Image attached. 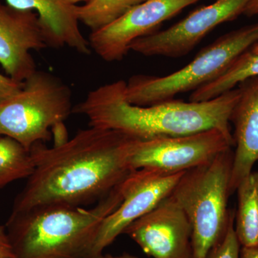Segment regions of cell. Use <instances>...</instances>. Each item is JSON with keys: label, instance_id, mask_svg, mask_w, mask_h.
Segmentation results:
<instances>
[{"label": "cell", "instance_id": "obj_1", "mask_svg": "<svg viewBox=\"0 0 258 258\" xmlns=\"http://www.w3.org/2000/svg\"><path fill=\"white\" fill-rule=\"evenodd\" d=\"M136 140L90 126L51 148L34 144L30 152L35 169L15 198L12 214L43 205L98 203L133 171L129 156Z\"/></svg>", "mask_w": 258, "mask_h": 258}, {"label": "cell", "instance_id": "obj_2", "mask_svg": "<svg viewBox=\"0 0 258 258\" xmlns=\"http://www.w3.org/2000/svg\"><path fill=\"white\" fill-rule=\"evenodd\" d=\"M119 80L90 91L73 113L87 117L90 126L115 131L137 140L190 135L212 128L231 133L230 117L240 97L235 88L201 102L178 100L139 106L127 101Z\"/></svg>", "mask_w": 258, "mask_h": 258}, {"label": "cell", "instance_id": "obj_3", "mask_svg": "<svg viewBox=\"0 0 258 258\" xmlns=\"http://www.w3.org/2000/svg\"><path fill=\"white\" fill-rule=\"evenodd\" d=\"M121 201L118 185L91 208L50 205L11 214L5 227L15 258H94L100 226Z\"/></svg>", "mask_w": 258, "mask_h": 258}, {"label": "cell", "instance_id": "obj_4", "mask_svg": "<svg viewBox=\"0 0 258 258\" xmlns=\"http://www.w3.org/2000/svg\"><path fill=\"white\" fill-rule=\"evenodd\" d=\"M233 158L230 148L185 171L171 194L191 223L193 258H208L235 218V212L228 208Z\"/></svg>", "mask_w": 258, "mask_h": 258}, {"label": "cell", "instance_id": "obj_5", "mask_svg": "<svg viewBox=\"0 0 258 258\" xmlns=\"http://www.w3.org/2000/svg\"><path fill=\"white\" fill-rule=\"evenodd\" d=\"M257 40L258 22L225 34L176 72L161 77L134 76L125 83V98L136 106H149L173 100L176 95L195 91L220 77Z\"/></svg>", "mask_w": 258, "mask_h": 258}, {"label": "cell", "instance_id": "obj_6", "mask_svg": "<svg viewBox=\"0 0 258 258\" xmlns=\"http://www.w3.org/2000/svg\"><path fill=\"white\" fill-rule=\"evenodd\" d=\"M71 88L58 78L37 71L21 90L0 103V136L11 137L30 151L50 140L52 127L73 113Z\"/></svg>", "mask_w": 258, "mask_h": 258}, {"label": "cell", "instance_id": "obj_7", "mask_svg": "<svg viewBox=\"0 0 258 258\" xmlns=\"http://www.w3.org/2000/svg\"><path fill=\"white\" fill-rule=\"evenodd\" d=\"M233 146L232 134L217 128L180 137L137 139L129 156V164L133 171L149 168L164 172H181L208 163Z\"/></svg>", "mask_w": 258, "mask_h": 258}, {"label": "cell", "instance_id": "obj_8", "mask_svg": "<svg viewBox=\"0 0 258 258\" xmlns=\"http://www.w3.org/2000/svg\"><path fill=\"white\" fill-rule=\"evenodd\" d=\"M185 171L169 173L142 168L132 171L119 184L122 201L102 222L93 249L98 258L131 224L171 195Z\"/></svg>", "mask_w": 258, "mask_h": 258}, {"label": "cell", "instance_id": "obj_9", "mask_svg": "<svg viewBox=\"0 0 258 258\" xmlns=\"http://www.w3.org/2000/svg\"><path fill=\"white\" fill-rule=\"evenodd\" d=\"M250 0H216L195 10L166 30L137 39L130 50L144 56L179 57L186 55L218 25L243 14Z\"/></svg>", "mask_w": 258, "mask_h": 258}, {"label": "cell", "instance_id": "obj_10", "mask_svg": "<svg viewBox=\"0 0 258 258\" xmlns=\"http://www.w3.org/2000/svg\"><path fill=\"white\" fill-rule=\"evenodd\" d=\"M200 0H147L88 37L91 50L106 62L119 61L137 39L155 32L165 22Z\"/></svg>", "mask_w": 258, "mask_h": 258}, {"label": "cell", "instance_id": "obj_11", "mask_svg": "<svg viewBox=\"0 0 258 258\" xmlns=\"http://www.w3.org/2000/svg\"><path fill=\"white\" fill-rule=\"evenodd\" d=\"M123 234L151 257L193 258L191 223L171 195L131 224Z\"/></svg>", "mask_w": 258, "mask_h": 258}, {"label": "cell", "instance_id": "obj_12", "mask_svg": "<svg viewBox=\"0 0 258 258\" xmlns=\"http://www.w3.org/2000/svg\"><path fill=\"white\" fill-rule=\"evenodd\" d=\"M47 47L35 12L15 9L0 1V64L6 76L23 83L37 71L31 51Z\"/></svg>", "mask_w": 258, "mask_h": 258}, {"label": "cell", "instance_id": "obj_13", "mask_svg": "<svg viewBox=\"0 0 258 258\" xmlns=\"http://www.w3.org/2000/svg\"><path fill=\"white\" fill-rule=\"evenodd\" d=\"M240 97L230 117L234 125L233 164L230 192L252 172L258 162V76L244 80L238 85Z\"/></svg>", "mask_w": 258, "mask_h": 258}, {"label": "cell", "instance_id": "obj_14", "mask_svg": "<svg viewBox=\"0 0 258 258\" xmlns=\"http://www.w3.org/2000/svg\"><path fill=\"white\" fill-rule=\"evenodd\" d=\"M15 9L35 12L38 16L48 47L66 46L83 55L92 52L89 42L80 30L76 5L64 0H5Z\"/></svg>", "mask_w": 258, "mask_h": 258}, {"label": "cell", "instance_id": "obj_15", "mask_svg": "<svg viewBox=\"0 0 258 258\" xmlns=\"http://www.w3.org/2000/svg\"><path fill=\"white\" fill-rule=\"evenodd\" d=\"M257 76L258 40L243 51L220 77L194 91L189 101H209L233 89L244 80Z\"/></svg>", "mask_w": 258, "mask_h": 258}, {"label": "cell", "instance_id": "obj_16", "mask_svg": "<svg viewBox=\"0 0 258 258\" xmlns=\"http://www.w3.org/2000/svg\"><path fill=\"white\" fill-rule=\"evenodd\" d=\"M235 231L241 247L258 245V171H252L236 189Z\"/></svg>", "mask_w": 258, "mask_h": 258}, {"label": "cell", "instance_id": "obj_17", "mask_svg": "<svg viewBox=\"0 0 258 258\" xmlns=\"http://www.w3.org/2000/svg\"><path fill=\"white\" fill-rule=\"evenodd\" d=\"M35 163L30 151L11 137L0 136V189L30 177Z\"/></svg>", "mask_w": 258, "mask_h": 258}, {"label": "cell", "instance_id": "obj_18", "mask_svg": "<svg viewBox=\"0 0 258 258\" xmlns=\"http://www.w3.org/2000/svg\"><path fill=\"white\" fill-rule=\"evenodd\" d=\"M147 0H88L86 4L76 5L80 23L91 32L110 25L137 5Z\"/></svg>", "mask_w": 258, "mask_h": 258}, {"label": "cell", "instance_id": "obj_19", "mask_svg": "<svg viewBox=\"0 0 258 258\" xmlns=\"http://www.w3.org/2000/svg\"><path fill=\"white\" fill-rule=\"evenodd\" d=\"M241 245L235 231V218L232 219L223 240L217 244L208 258H240Z\"/></svg>", "mask_w": 258, "mask_h": 258}, {"label": "cell", "instance_id": "obj_20", "mask_svg": "<svg viewBox=\"0 0 258 258\" xmlns=\"http://www.w3.org/2000/svg\"><path fill=\"white\" fill-rule=\"evenodd\" d=\"M23 84L0 73V103L18 93Z\"/></svg>", "mask_w": 258, "mask_h": 258}, {"label": "cell", "instance_id": "obj_21", "mask_svg": "<svg viewBox=\"0 0 258 258\" xmlns=\"http://www.w3.org/2000/svg\"><path fill=\"white\" fill-rule=\"evenodd\" d=\"M0 258H15L6 227L0 225Z\"/></svg>", "mask_w": 258, "mask_h": 258}, {"label": "cell", "instance_id": "obj_22", "mask_svg": "<svg viewBox=\"0 0 258 258\" xmlns=\"http://www.w3.org/2000/svg\"><path fill=\"white\" fill-rule=\"evenodd\" d=\"M240 258H258V245L241 247Z\"/></svg>", "mask_w": 258, "mask_h": 258}, {"label": "cell", "instance_id": "obj_23", "mask_svg": "<svg viewBox=\"0 0 258 258\" xmlns=\"http://www.w3.org/2000/svg\"><path fill=\"white\" fill-rule=\"evenodd\" d=\"M243 14L248 17L258 15V0H250L246 6Z\"/></svg>", "mask_w": 258, "mask_h": 258}, {"label": "cell", "instance_id": "obj_24", "mask_svg": "<svg viewBox=\"0 0 258 258\" xmlns=\"http://www.w3.org/2000/svg\"><path fill=\"white\" fill-rule=\"evenodd\" d=\"M98 258H139L136 257V256L132 255V254L128 253H123L120 254V255H112V254H102Z\"/></svg>", "mask_w": 258, "mask_h": 258}, {"label": "cell", "instance_id": "obj_25", "mask_svg": "<svg viewBox=\"0 0 258 258\" xmlns=\"http://www.w3.org/2000/svg\"><path fill=\"white\" fill-rule=\"evenodd\" d=\"M64 1L69 4L77 5L78 3H81V2L88 1V0H64Z\"/></svg>", "mask_w": 258, "mask_h": 258}]
</instances>
